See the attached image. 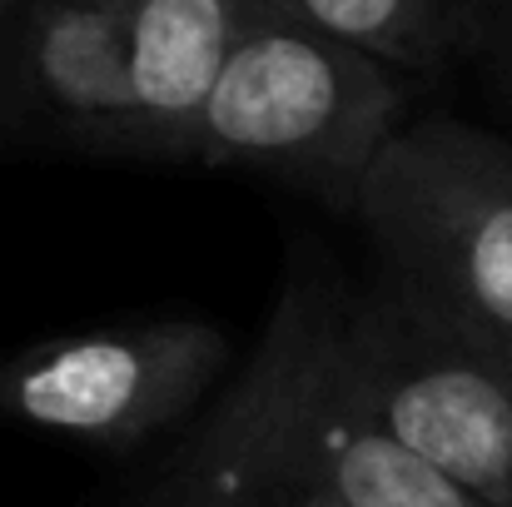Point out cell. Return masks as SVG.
I'll return each instance as SVG.
<instances>
[{"label": "cell", "mask_w": 512, "mask_h": 507, "mask_svg": "<svg viewBox=\"0 0 512 507\" xmlns=\"http://www.w3.org/2000/svg\"><path fill=\"white\" fill-rule=\"evenodd\" d=\"M348 214L388 279L512 353V145L458 120H403L363 165Z\"/></svg>", "instance_id": "3957f363"}, {"label": "cell", "mask_w": 512, "mask_h": 507, "mask_svg": "<svg viewBox=\"0 0 512 507\" xmlns=\"http://www.w3.org/2000/svg\"><path fill=\"white\" fill-rule=\"evenodd\" d=\"M279 15L319 25L393 70H433L473 30L483 0H259Z\"/></svg>", "instance_id": "ba28073f"}, {"label": "cell", "mask_w": 512, "mask_h": 507, "mask_svg": "<svg viewBox=\"0 0 512 507\" xmlns=\"http://www.w3.org/2000/svg\"><path fill=\"white\" fill-rule=\"evenodd\" d=\"M339 383L408 453L483 507H512V353L448 319L398 279L314 294Z\"/></svg>", "instance_id": "7a4b0ae2"}, {"label": "cell", "mask_w": 512, "mask_h": 507, "mask_svg": "<svg viewBox=\"0 0 512 507\" xmlns=\"http://www.w3.org/2000/svg\"><path fill=\"white\" fill-rule=\"evenodd\" d=\"M403 115V75L388 60L249 0L199 110L189 160L274 174L348 209L363 165Z\"/></svg>", "instance_id": "6da1fadb"}, {"label": "cell", "mask_w": 512, "mask_h": 507, "mask_svg": "<svg viewBox=\"0 0 512 507\" xmlns=\"http://www.w3.org/2000/svg\"><path fill=\"white\" fill-rule=\"evenodd\" d=\"M25 120L90 155L145 160L125 50V0H25L0 30Z\"/></svg>", "instance_id": "8992f818"}, {"label": "cell", "mask_w": 512, "mask_h": 507, "mask_svg": "<svg viewBox=\"0 0 512 507\" xmlns=\"http://www.w3.org/2000/svg\"><path fill=\"white\" fill-rule=\"evenodd\" d=\"M145 507H343L229 423L209 418Z\"/></svg>", "instance_id": "9c48e42d"}, {"label": "cell", "mask_w": 512, "mask_h": 507, "mask_svg": "<svg viewBox=\"0 0 512 507\" xmlns=\"http://www.w3.org/2000/svg\"><path fill=\"white\" fill-rule=\"evenodd\" d=\"M20 5H25V0H0V30L15 20V10H20Z\"/></svg>", "instance_id": "30bf717a"}, {"label": "cell", "mask_w": 512, "mask_h": 507, "mask_svg": "<svg viewBox=\"0 0 512 507\" xmlns=\"http://www.w3.org/2000/svg\"><path fill=\"white\" fill-rule=\"evenodd\" d=\"M249 0H125V50L145 160H189L199 110Z\"/></svg>", "instance_id": "52a82bcc"}, {"label": "cell", "mask_w": 512, "mask_h": 507, "mask_svg": "<svg viewBox=\"0 0 512 507\" xmlns=\"http://www.w3.org/2000/svg\"><path fill=\"white\" fill-rule=\"evenodd\" d=\"M224 368L229 338L209 319H125L10 353L0 363V413L130 453L194 413Z\"/></svg>", "instance_id": "5b68a950"}, {"label": "cell", "mask_w": 512, "mask_h": 507, "mask_svg": "<svg viewBox=\"0 0 512 507\" xmlns=\"http://www.w3.org/2000/svg\"><path fill=\"white\" fill-rule=\"evenodd\" d=\"M214 418L343 507H483L383 433L343 388L304 284H289L254 363L224 393Z\"/></svg>", "instance_id": "277c9868"}]
</instances>
